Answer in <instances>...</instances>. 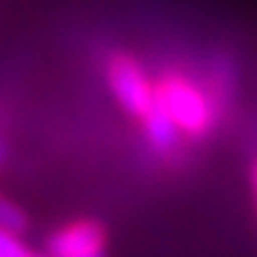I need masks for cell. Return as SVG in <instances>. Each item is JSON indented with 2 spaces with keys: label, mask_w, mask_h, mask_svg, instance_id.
<instances>
[{
  "label": "cell",
  "mask_w": 257,
  "mask_h": 257,
  "mask_svg": "<svg viewBox=\"0 0 257 257\" xmlns=\"http://www.w3.org/2000/svg\"><path fill=\"white\" fill-rule=\"evenodd\" d=\"M155 94L172 114L180 132L203 138L211 126V106L197 83H192L183 74H169L155 86Z\"/></svg>",
  "instance_id": "cell-1"
},
{
  "label": "cell",
  "mask_w": 257,
  "mask_h": 257,
  "mask_svg": "<svg viewBox=\"0 0 257 257\" xmlns=\"http://www.w3.org/2000/svg\"><path fill=\"white\" fill-rule=\"evenodd\" d=\"M109 86L117 103L132 114V117H146L155 100V86L149 83L146 72L140 63L128 55H111L109 60Z\"/></svg>",
  "instance_id": "cell-2"
},
{
  "label": "cell",
  "mask_w": 257,
  "mask_h": 257,
  "mask_svg": "<svg viewBox=\"0 0 257 257\" xmlns=\"http://www.w3.org/2000/svg\"><path fill=\"white\" fill-rule=\"evenodd\" d=\"M106 248V229L97 220H74L66 223L63 229L49 234L46 251L49 257H80L89 251H100Z\"/></svg>",
  "instance_id": "cell-3"
},
{
  "label": "cell",
  "mask_w": 257,
  "mask_h": 257,
  "mask_svg": "<svg viewBox=\"0 0 257 257\" xmlns=\"http://www.w3.org/2000/svg\"><path fill=\"white\" fill-rule=\"evenodd\" d=\"M143 126H146V138L149 143L157 149V152H169V149L177 146V123L172 120V114L166 111V106L160 103V97L155 94V100H152V109L146 111V117H143Z\"/></svg>",
  "instance_id": "cell-4"
},
{
  "label": "cell",
  "mask_w": 257,
  "mask_h": 257,
  "mask_svg": "<svg viewBox=\"0 0 257 257\" xmlns=\"http://www.w3.org/2000/svg\"><path fill=\"white\" fill-rule=\"evenodd\" d=\"M0 229L15 231V234H23L29 229V214L6 194H0Z\"/></svg>",
  "instance_id": "cell-5"
},
{
  "label": "cell",
  "mask_w": 257,
  "mask_h": 257,
  "mask_svg": "<svg viewBox=\"0 0 257 257\" xmlns=\"http://www.w3.org/2000/svg\"><path fill=\"white\" fill-rule=\"evenodd\" d=\"M32 251L26 248V243L20 240V234L0 229V257H29Z\"/></svg>",
  "instance_id": "cell-6"
},
{
  "label": "cell",
  "mask_w": 257,
  "mask_h": 257,
  "mask_svg": "<svg viewBox=\"0 0 257 257\" xmlns=\"http://www.w3.org/2000/svg\"><path fill=\"white\" fill-rule=\"evenodd\" d=\"M251 186H254V194H257V160H254V166H251Z\"/></svg>",
  "instance_id": "cell-7"
},
{
  "label": "cell",
  "mask_w": 257,
  "mask_h": 257,
  "mask_svg": "<svg viewBox=\"0 0 257 257\" xmlns=\"http://www.w3.org/2000/svg\"><path fill=\"white\" fill-rule=\"evenodd\" d=\"M80 257H106V251L100 248V251H89V254H80Z\"/></svg>",
  "instance_id": "cell-8"
},
{
  "label": "cell",
  "mask_w": 257,
  "mask_h": 257,
  "mask_svg": "<svg viewBox=\"0 0 257 257\" xmlns=\"http://www.w3.org/2000/svg\"><path fill=\"white\" fill-rule=\"evenodd\" d=\"M3 157H6V146H3V140H0V163H3Z\"/></svg>",
  "instance_id": "cell-9"
},
{
  "label": "cell",
  "mask_w": 257,
  "mask_h": 257,
  "mask_svg": "<svg viewBox=\"0 0 257 257\" xmlns=\"http://www.w3.org/2000/svg\"><path fill=\"white\" fill-rule=\"evenodd\" d=\"M29 257H37V254H29Z\"/></svg>",
  "instance_id": "cell-10"
}]
</instances>
